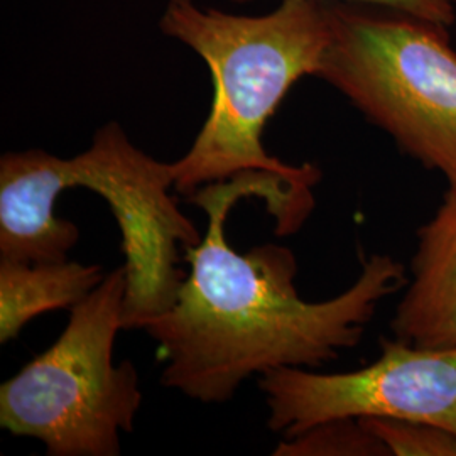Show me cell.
<instances>
[{"instance_id": "3957f363", "label": "cell", "mask_w": 456, "mask_h": 456, "mask_svg": "<svg viewBox=\"0 0 456 456\" xmlns=\"http://www.w3.org/2000/svg\"><path fill=\"white\" fill-rule=\"evenodd\" d=\"M326 5L331 34L316 77L403 154L456 190V51L450 31L370 5Z\"/></svg>"}, {"instance_id": "7a4b0ae2", "label": "cell", "mask_w": 456, "mask_h": 456, "mask_svg": "<svg viewBox=\"0 0 456 456\" xmlns=\"http://www.w3.org/2000/svg\"><path fill=\"white\" fill-rule=\"evenodd\" d=\"M161 31L195 51L212 73L210 114L193 146L175 164V188H198L245 171H265L314 188L322 171L267 154L262 134L277 107L303 77H316L330 43L326 2L282 0L264 16H233L169 0Z\"/></svg>"}, {"instance_id": "5b68a950", "label": "cell", "mask_w": 456, "mask_h": 456, "mask_svg": "<svg viewBox=\"0 0 456 456\" xmlns=\"http://www.w3.org/2000/svg\"><path fill=\"white\" fill-rule=\"evenodd\" d=\"M60 181L63 190L95 191L114 213L127 274L124 330H137L169 310L184 281L180 247H195L203 239L169 193L175 164L151 158L110 122L82 154L60 158Z\"/></svg>"}, {"instance_id": "9c48e42d", "label": "cell", "mask_w": 456, "mask_h": 456, "mask_svg": "<svg viewBox=\"0 0 456 456\" xmlns=\"http://www.w3.org/2000/svg\"><path fill=\"white\" fill-rule=\"evenodd\" d=\"M105 279L100 265L0 259V343L12 342L31 320L77 306Z\"/></svg>"}, {"instance_id": "277c9868", "label": "cell", "mask_w": 456, "mask_h": 456, "mask_svg": "<svg viewBox=\"0 0 456 456\" xmlns=\"http://www.w3.org/2000/svg\"><path fill=\"white\" fill-rule=\"evenodd\" d=\"M127 291L120 265L71 308L61 337L0 387V426L49 456L120 455L142 403L131 360L114 363Z\"/></svg>"}, {"instance_id": "4fadbf2b", "label": "cell", "mask_w": 456, "mask_h": 456, "mask_svg": "<svg viewBox=\"0 0 456 456\" xmlns=\"http://www.w3.org/2000/svg\"><path fill=\"white\" fill-rule=\"evenodd\" d=\"M453 2H455V4H456V0H453Z\"/></svg>"}, {"instance_id": "6da1fadb", "label": "cell", "mask_w": 456, "mask_h": 456, "mask_svg": "<svg viewBox=\"0 0 456 456\" xmlns=\"http://www.w3.org/2000/svg\"><path fill=\"white\" fill-rule=\"evenodd\" d=\"M250 196L265 201L279 235L296 233L314 208L313 188L265 171L198 188L188 200L207 213L208 225L200 244L184 248L191 271L176 303L137 326L161 348L164 387L201 403H225L250 375L338 359L359 345L382 299L408 282L401 262L374 254L343 293L301 299L289 248L265 244L239 254L228 244V213Z\"/></svg>"}, {"instance_id": "52a82bcc", "label": "cell", "mask_w": 456, "mask_h": 456, "mask_svg": "<svg viewBox=\"0 0 456 456\" xmlns=\"http://www.w3.org/2000/svg\"><path fill=\"white\" fill-rule=\"evenodd\" d=\"M60 158L41 149L5 152L0 159V259L68 261L80 230L54 215Z\"/></svg>"}, {"instance_id": "ba28073f", "label": "cell", "mask_w": 456, "mask_h": 456, "mask_svg": "<svg viewBox=\"0 0 456 456\" xmlns=\"http://www.w3.org/2000/svg\"><path fill=\"white\" fill-rule=\"evenodd\" d=\"M391 330L416 346H456V190H446L436 212L416 232Z\"/></svg>"}, {"instance_id": "30bf717a", "label": "cell", "mask_w": 456, "mask_h": 456, "mask_svg": "<svg viewBox=\"0 0 456 456\" xmlns=\"http://www.w3.org/2000/svg\"><path fill=\"white\" fill-rule=\"evenodd\" d=\"M277 456H386L387 448L360 419L316 424L294 438H282Z\"/></svg>"}, {"instance_id": "8992f818", "label": "cell", "mask_w": 456, "mask_h": 456, "mask_svg": "<svg viewBox=\"0 0 456 456\" xmlns=\"http://www.w3.org/2000/svg\"><path fill=\"white\" fill-rule=\"evenodd\" d=\"M269 428L294 438L333 419L386 418L436 424L456 435V346L380 338L367 367L323 374L282 367L261 375Z\"/></svg>"}, {"instance_id": "8fae6325", "label": "cell", "mask_w": 456, "mask_h": 456, "mask_svg": "<svg viewBox=\"0 0 456 456\" xmlns=\"http://www.w3.org/2000/svg\"><path fill=\"white\" fill-rule=\"evenodd\" d=\"M394 456H456V435L436 424L359 418Z\"/></svg>"}, {"instance_id": "7c38bea8", "label": "cell", "mask_w": 456, "mask_h": 456, "mask_svg": "<svg viewBox=\"0 0 456 456\" xmlns=\"http://www.w3.org/2000/svg\"><path fill=\"white\" fill-rule=\"evenodd\" d=\"M232 2H247V0H232ZM318 2H343V4H362V5L379 7V9L421 19L426 22L441 26L448 31L456 20V4L453 0H318Z\"/></svg>"}]
</instances>
